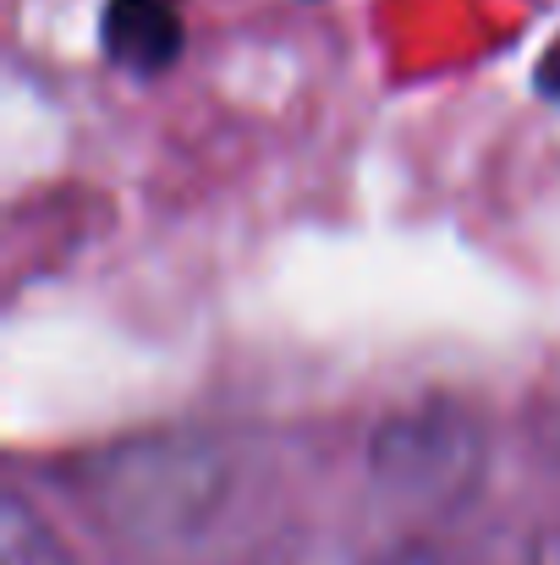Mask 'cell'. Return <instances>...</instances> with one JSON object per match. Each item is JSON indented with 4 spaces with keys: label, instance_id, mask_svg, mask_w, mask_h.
I'll return each mask as SVG.
<instances>
[{
    "label": "cell",
    "instance_id": "cell-5",
    "mask_svg": "<svg viewBox=\"0 0 560 565\" xmlns=\"http://www.w3.org/2000/svg\"><path fill=\"white\" fill-rule=\"evenodd\" d=\"M539 83H545V88L560 99V39H556V50L545 55V66H539Z\"/></svg>",
    "mask_w": 560,
    "mask_h": 565
},
{
    "label": "cell",
    "instance_id": "cell-1",
    "mask_svg": "<svg viewBox=\"0 0 560 565\" xmlns=\"http://www.w3.org/2000/svg\"><path fill=\"white\" fill-rule=\"evenodd\" d=\"M99 44L121 72L160 77L182 55V6L177 0H105Z\"/></svg>",
    "mask_w": 560,
    "mask_h": 565
},
{
    "label": "cell",
    "instance_id": "cell-2",
    "mask_svg": "<svg viewBox=\"0 0 560 565\" xmlns=\"http://www.w3.org/2000/svg\"><path fill=\"white\" fill-rule=\"evenodd\" d=\"M6 565H72V555L55 544V533L39 527L22 500L6 505Z\"/></svg>",
    "mask_w": 560,
    "mask_h": 565
},
{
    "label": "cell",
    "instance_id": "cell-4",
    "mask_svg": "<svg viewBox=\"0 0 560 565\" xmlns=\"http://www.w3.org/2000/svg\"><path fill=\"white\" fill-rule=\"evenodd\" d=\"M517 565H560V522L556 527H545V533L522 550V561Z\"/></svg>",
    "mask_w": 560,
    "mask_h": 565
},
{
    "label": "cell",
    "instance_id": "cell-3",
    "mask_svg": "<svg viewBox=\"0 0 560 565\" xmlns=\"http://www.w3.org/2000/svg\"><path fill=\"white\" fill-rule=\"evenodd\" d=\"M369 565H451L440 550H429V544H395V550H384L379 561Z\"/></svg>",
    "mask_w": 560,
    "mask_h": 565
}]
</instances>
